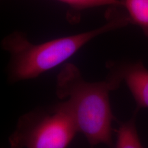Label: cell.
Returning <instances> with one entry per match:
<instances>
[{"label": "cell", "mask_w": 148, "mask_h": 148, "mask_svg": "<svg viewBox=\"0 0 148 148\" xmlns=\"http://www.w3.org/2000/svg\"><path fill=\"white\" fill-rule=\"evenodd\" d=\"M106 76L90 82L83 77L78 67L64 63L56 79V95L69 108L78 128L90 145L103 144L114 148L112 123L115 119L110 103V92L119 88Z\"/></svg>", "instance_id": "1"}, {"label": "cell", "mask_w": 148, "mask_h": 148, "mask_svg": "<svg viewBox=\"0 0 148 148\" xmlns=\"http://www.w3.org/2000/svg\"><path fill=\"white\" fill-rule=\"evenodd\" d=\"M78 132L69 108L60 101L20 116L8 143L10 148H67Z\"/></svg>", "instance_id": "3"}, {"label": "cell", "mask_w": 148, "mask_h": 148, "mask_svg": "<svg viewBox=\"0 0 148 148\" xmlns=\"http://www.w3.org/2000/svg\"><path fill=\"white\" fill-rule=\"evenodd\" d=\"M76 10H83L94 7H122V0H58Z\"/></svg>", "instance_id": "7"}, {"label": "cell", "mask_w": 148, "mask_h": 148, "mask_svg": "<svg viewBox=\"0 0 148 148\" xmlns=\"http://www.w3.org/2000/svg\"><path fill=\"white\" fill-rule=\"evenodd\" d=\"M107 77L118 86L124 82L130 90L136 104V111L148 108V69L143 62H106Z\"/></svg>", "instance_id": "4"}, {"label": "cell", "mask_w": 148, "mask_h": 148, "mask_svg": "<svg viewBox=\"0 0 148 148\" xmlns=\"http://www.w3.org/2000/svg\"><path fill=\"white\" fill-rule=\"evenodd\" d=\"M129 24L138 25L148 39V0H122Z\"/></svg>", "instance_id": "5"}, {"label": "cell", "mask_w": 148, "mask_h": 148, "mask_svg": "<svg viewBox=\"0 0 148 148\" xmlns=\"http://www.w3.org/2000/svg\"><path fill=\"white\" fill-rule=\"evenodd\" d=\"M137 111L127 121L120 124L116 130V141L114 148H144L138 136L136 125Z\"/></svg>", "instance_id": "6"}, {"label": "cell", "mask_w": 148, "mask_h": 148, "mask_svg": "<svg viewBox=\"0 0 148 148\" xmlns=\"http://www.w3.org/2000/svg\"><path fill=\"white\" fill-rule=\"evenodd\" d=\"M109 16L108 21L97 28L42 43H32L21 32L8 34L1 41V47L10 56L7 67L8 82L36 78L63 64L95 37L129 24L125 13L111 12Z\"/></svg>", "instance_id": "2"}]
</instances>
